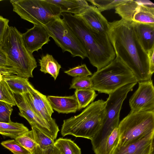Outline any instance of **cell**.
Wrapping results in <instances>:
<instances>
[{
	"mask_svg": "<svg viewBox=\"0 0 154 154\" xmlns=\"http://www.w3.org/2000/svg\"><path fill=\"white\" fill-rule=\"evenodd\" d=\"M119 135L118 127L101 144L94 152L95 154H112L118 144Z\"/></svg>",
	"mask_w": 154,
	"mask_h": 154,
	"instance_id": "cell-25",
	"label": "cell"
},
{
	"mask_svg": "<svg viewBox=\"0 0 154 154\" xmlns=\"http://www.w3.org/2000/svg\"><path fill=\"white\" fill-rule=\"evenodd\" d=\"M154 132L125 146H117L112 154H154Z\"/></svg>",
	"mask_w": 154,
	"mask_h": 154,
	"instance_id": "cell-14",
	"label": "cell"
},
{
	"mask_svg": "<svg viewBox=\"0 0 154 154\" xmlns=\"http://www.w3.org/2000/svg\"><path fill=\"white\" fill-rule=\"evenodd\" d=\"M25 148L32 154L36 147L34 133L32 130L18 137L15 139Z\"/></svg>",
	"mask_w": 154,
	"mask_h": 154,
	"instance_id": "cell-28",
	"label": "cell"
},
{
	"mask_svg": "<svg viewBox=\"0 0 154 154\" xmlns=\"http://www.w3.org/2000/svg\"><path fill=\"white\" fill-rule=\"evenodd\" d=\"M74 94L78 103V110L86 108L92 103L97 95L92 89H76Z\"/></svg>",
	"mask_w": 154,
	"mask_h": 154,
	"instance_id": "cell-26",
	"label": "cell"
},
{
	"mask_svg": "<svg viewBox=\"0 0 154 154\" xmlns=\"http://www.w3.org/2000/svg\"><path fill=\"white\" fill-rule=\"evenodd\" d=\"M0 73L3 75L17 74L15 70L10 67H0Z\"/></svg>",
	"mask_w": 154,
	"mask_h": 154,
	"instance_id": "cell-37",
	"label": "cell"
},
{
	"mask_svg": "<svg viewBox=\"0 0 154 154\" xmlns=\"http://www.w3.org/2000/svg\"><path fill=\"white\" fill-rule=\"evenodd\" d=\"M61 15L80 40L90 63L97 68V70L114 60L116 54L107 33L93 30L78 15L66 13H62Z\"/></svg>",
	"mask_w": 154,
	"mask_h": 154,
	"instance_id": "cell-2",
	"label": "cell"
},
{
	"mask_svg": "<svg viewBox=\"0 0 154 154\" xmlns=\"http://www.w3.org/2000/svg\"><path fill=\"white\" fill-rule=\"evenodd\" d=\"M48 32L44 26L34 24L33 27L22 33L24 45L30 53L38 51L50 41Z\"/></svg>",
	"mask_w": 154,
	"mask_h": 154,
	"instance_id": "cell-13",
	"label": "cell"
},
{
	"mask_svg": "<svg viewBox=\"0 0 154 154\" xmlns=\"http://www.w3.org/2000/svg\"><path fill=\"white\" fill-rule=\"evenodd\" d=\"M64 72L74 77L77 76L86 77L92 75L91 72L85 64L70 68L65 71Z\"/></svg>",
	"mask_w": 154,
	"mask_h": 154,
	"instance_id": "cell-33",
	"label": "cell"
},
{
	"mask_svg": "<svg viewBox=\"0 0 154 154\" xmlns=\"http://www.w3.org/2000/svg\"><path fill=\"white\" fill-rule=\"evenodd\" d=\"M137 83L125 85L109 94V97L105 101V115L102 126L91 140L94 152L111 134L113 130L118 127L120 112L123 102L128 93L133 90Z\"/></svg>",
	"mask_w": 154,
	"mask_h": 154,
	"instance_id": "cell-6",
	"label": "cell"
},
{
	"mask_svg": "<svg viewBox=\"0 0 154 154\" xmlns=\"http://www.w3.org/2000/svg\"><path fill=\"white\" fill-rule=\"evenodd\" d=\"M40 71L45 74H50L55 80L59 74L61 66L52 55L47 54L39 59Z\"/></svg>",
	"mask_w": 154,
	"mask_h": 154,
	"instance_id": "cell-23",
	"label": "cell"
},
{
	"mask_svg": "<svg viewBox=\"0 0 154 154\" xmlns=\"http://www.w3.org/2000/svg\"><path fill=\"white\" fill-rule=\"evenodd\" d=\"M47 97L53 110L58 113H75L78 110V104L74 94L64 97L48 96Z\"/></svg>",
	"mask_w": 154,
	"mask_h": 154,
	"instance_id": "cell-17",
	"label": "cell"
},
{
	"mask_svg": "<svg viewBox=\"0 0 154 154\" xmlns=\"http://www.w3.org/2000/svg\"><path fill=\"white\" fill-rule=\"evenodd\" d=\"M92 85L91 77L77 76L72 79L69 88L75 90L92 89Z\"/></svg>",
	"mask_w": 154,
	"mask_h": 154,
	"instance_id": "cell-31",
	"label": "cell"
},
{
	"mask_svg": "<svg viewBox=\"0 0 154 154\" xmlns=\"http://www.w3.org/2000/svg\"><path fill=\"white\" fill-rule=\"evenodd\" d=\"M36 143L32 154H62L55 145V141L36 128L32 127Z\"/></svg>",
	"mask_w": 154,
	"mask_h": 154,
	"instance_id": "cell-18",
	"label": "cell"
},
{
	"mask_svg": "<svg viewBox=\"0 0 154 154\" xmlns=\"http://www.w3.org/2000/svg\"><path fill=\"white\" fill-rule=\"evenodd\" d=\"M4 75L0 73V82L3 79Z\"/></svg>",
	"mask_w": 154,
	"mask_h": 154,
	"instance_id": "cell-39",
	"label": "cell"
},
{
	"mask_svg": "<svg viewBox=\"0 0 154 154\" xmlns=\"http://www.w3.org/2000/svg\"><path fill=\"white\" fill-rule=\"evenodd\" d=\"M116 57L131 69L137 82L151 80L147 53L136 35L132 21L109 22L107 32Z\"/></svg>",
	"mask_w": 154,
	"mask_h": 154,
	"instance_id": "cell-1",
	"label": "cell"
},
{
	"mask_svg": "<svg viewBox=\"0 0 154 154\" xmlns=\"http://www.w3.org/2000/svg\"><path fill=\"white\" fill-rule=\"evenodd\" d=\"M1 144L14 154H31L29 152L15 139L3 141Z\"/></svg>",
	"mask_w": 154,
	"mask_h": 154,
	"instance_id": "cell-32",
	"label": "cell"
},
{
	"mask_svg": "<svg viewBox=\"0 0 154 154\" xmlns=\"http://www.w3.org/2000/svg\"><path fill=\"white\" fill-rule=\"evenodd\" d=\"M2 1V0H0V1Z\"/></svg>",
	"mask_w": 154,
	"mask_h": 154,
	"instance_id": "cell-40",
	"label": "cell"
},
{
	"mask_svg": "<svg viewBox=\"0 0 154 154\" xmlns=\"http://www.w3.org/2000/svg\"><path fill=\"white\" fill-rule=\"evenodd\" d=\"M3 79L14 94H22L27 93L32 85L28 79L17 75H4Z\"/></svg>",
	"mask_w": 154,
	"mask_h": 154,
	"instance_id": "cell-21",
	"label": "cell"
},
{
	"mask_svg": "<svg viewBox=\"0 0 154 154\" xmlns=\"http://www.w3.org/2000/svg\"><path fill=\"white\" fill-rule=\"evenodd\" d=\"M117 146H125L140 140L154 132V110L130 112L119 122Z\"/></svg>",
	"mask_w": 154,
	"mask_h": 154,
	"instance_id": "cell-7",
	"label": "cell"
},
{
	"mask_svg": "<svg viewBox=\"0 0 154 154\" xmlns=\"http://www.w3.org/2000/svg\"><path fill=\"white\" fill-rule=\"evenodd\" d=\"M22 94L33 111L58 132V126L55 120L51 117L54 111L47 97L35 89L32 85L29 92Z\"/></svg>",
	"mask_w": 154,
	"mask_h": 154,
	"instance_id": "cell-10",
	"label": "cell"
},
{
	"mask_svg": "<svg viewBox=\"0 0 154 154\" xmlns=\"http://www.w3.org/2000/svg\"><path fill=\"white\" fill-rule=\"evenodd\" d=\"M77 15L93 30L101 33H107L109 22L96 7L89 5L80 14Z\"/></svg>",
	"mask_w": 154,
	"mask_h": 154,
	"instance_id": "cell-15",
	"label": "cell"
},
{
	"mask_svg": "<svg viewBox=\"0 0 154 154\" xmlns=\"http://www.w3.org/2000/svg\"><path fill=\"white\" fill-rule=\"evenodd\" d=\"M142 4V0H127L115 8V13L124 20L132 21L133 17Z\"/></svg>",
	"mask_w": 154,
	"mask_h": 154,
	"instance_id": "cell-22",
	"label": "cell"
},
{
	"mask_svg": "<svg viewBox=\"0 0 154 154\" xmlns=\"http://www.w3.org/2000/svg\"><path fill=\"white\" fill-rule=\"evenodd\" d=\"M105 101L91 103L77 115L64 120L61 134L91 140L100 129L105 115Z\"/></svg>",
	"mask_w": 154,
	"mask_h": 154,
	"instance_id": "cell-4",
	"label": "cell"
},
{
	"mask_svg": "<svg viewBox=\"0 0 154 154\" xmlns=\"http://www.w3.org/2000/svg\"><path fill=\"white\" fill-rule=\"evenodd\" d=\"M29 131L22 123L12 122L9 123L0 122V134L14 139Z\"/></svg>",
	"mask_w": 154,
	"mask_h": 154,
	"instance_id": "cell-24",
	"label": "cell"
},
{
	"mask_svg": "<svg viewBox=\"0 0 154 154\" xmlns=\"http://www.w3.org/2000/svg\"><path fill=\"white\" fill-rule=\"evenodd\" d=\"M150 72L152 75L154 72V48L147 52Z\"/></svg>",
	"mask_w": 154,
	"mask_h": 154,
	"instance_id": "cell-36",
	"label": "cell"
},
{
	"mask_svg": "<svg viewBox=\"0 0 154 154\" xmlns=\"http://www.w3.org/2000/svg\"><path fill=\"white\" fill-rule=\"evenodd\" d=\"M0 101L8 103L13 106L16 105L14 94L3 79L0 82Z\"/></svg>",
	"mask_w": 154,
	"mask_h": 154,
	"instance_id": "cell-30",
	"label": "cell"
},
{
	"mask_svg": "<svg viewBox=\"0 0 154 154\" xmlns=\"http://www.w3.org/2000/svg\"><path fill=\"white\" fill-rule=\"evenodd\" d=\"M0 48L6 55L9 67L15 70L17 75L28 79L33 77L37 62L25 47L22 33L15 27L8 26Z\"/></svg>",
	"mask_w": 154,
	"mask_h": 154,
	"instance_id": "cell-3",
	"label": "cell"
},
{
	"mask_svg": "<svg viewBox=\"0 0 154 154\" xmlns=\"http://www.w3.org/2000/svg\"><path fill=\"white\" fill-rule=\"evenodd\" d=\"M9 20L0 16V44L6 32Z\"/></svg>",
	"mask_w": 154,
	"mask_h": 154,
	"instance_id": "cell-35",
	"label": "cell"
},
{
	"mask_svg": "<svg viewBox=\"0 0 154 154\" xmlns=\"http://www.w3.org/2000/svg\"><path fill=\"white\" fill-rule=\"evenodd\" d=\"M43 26L63 52H69L72 57H79L82 59L88 57L87 52L80 40L60 17Z\"/></svg>",
	"mask_w": 154,
	"mask_h": 154,
	"instance_id": "cell-9",
	"label": "cell"
},
{
	"mask_svg": "<svg viewBox=\"0 0 154 154\" xmlns=\"http://www.w3.org/2000/svg\"><path fill=\"white\" fill-rule=\"evenodd\" d=\"M92 89L108 94L127 85L137 82L131 69L119 57L97 70L91 77Z\"/></svg>",
	"mask_w": 154,
	"mask_h": 154,
	"instance_id": "cell-5",
	"label": "cell"
},
{
	"mask_svg": "<svg viewBox=\"0 0 154 154\" xmlns=\"http://www.w3.org/2000/svg\"><path fill=\"white\" fill-rule=\"evenodd\" d=\"M0 67H9L6 55L0 48Z\"/></svg>",
	"mask_w": 154,
	"mask_h": 154,
	"instance_id": "cell-38",
	"label": "cell"
},
{
	"mask_svg": "<svg viewBox=\"0 0 154 154\" xmlns=\"http://www.w3.org/2000/svg\"><path fill=\"white\" fill-rule=\"evenodd\" d=\"M138 87L130 99L131 111L154 110V88L152 80L138 82Z\"/></svg>",
	"mask_w": 154,
	"mask_h": 154,
	"instance_id": "cell-12",
	"label": "cell"
},
{
	"mask_svg": "<svg viewBox=\"0 0 154 154\" xmlns=\"http://www.w3.org/2000/svg\"><path fill=\"white\" fill-rule=\"evenodd\" d=\"M13 11L34 25H44L60 17L59 7L46 0H11Z\"/></svg>",
	"mask_w": 154,
	"mask_h": 154,
	"instance_id": "cell-8",
	"label": "cell"
},
{
	"mask_svg": "<svg viewBox=\"0 0 154 154\" xmlns=\"http://www.w3.org/2000/svg\"><path fill=\"white\" fill-rule=\"evenodd\" d=\"M132 21L154 24V4L149 0H142V4L134 15Z\"/></svg>",
	"mask_w": 154,
	"mask_h": 154,
	"instance_id": "cell-20",
	"label": "cell"
},
{
	"mask_svg": "<svg viewBox=\"0 0 154 154\" xmlns=\"http://www.w3.org/2000/svg\"><path fill=\"white\" fill-rule=\"evenodd\" d=\"M127 0H88L93 5L96 7L101 12L112 9H115L120 4Z\"/></svg>",
	"mask_w": 154,
	"mask_h": 154,
	"instance_id": "cell-29",
	"label": "cell"
},
{
	"mask_svg": "<svg viewBox=\"0 0 154 154\" xmlns=\"http://www.w3.org/2000/svg\"><path fill=\"white\" fill-rule=\"evenodd\" d=\"M58 6L62 13L80 14L88 5L86 0H46Z\"/></svg>",
	"mask_w": 154,
	"mask_h": 154,
	"instance_id": "cell-19",
	"label": "cell"
},
{
	"mask_svg": "<svg viewBox=\"0 0 154 154\" xmlns=\"http://www.w3.org/2000/svg\"><path fill=\"white\" fill-rule=\"evenodd\" d=\"M132 22L136 36L147 53L154 48V24Z\"/></svg>",
	"mask_w": 154,
	"mask_h": 154,
	"instance_id": "cell-16",
	"label": "cell"
},
{
	"mask_svg": "<svg viewBox=\"0 0 154 154\" xmlns=\"http://www.w3.org/2000/svg\"><path fill=\"white\" fill-rule=\"evenodd\" d=\"M14 95L16 105L19 109V115L25 118L31 127L36 128L54 141L56 139L58 132L33 111L22 94Z\"/></svg>",
	"mask_w": 154,
	"mask_h": 154,
	"instance_id": "cell-11",
	"label": "cell"
},
{
	"mask_svg": "<svg viewBox=\"0 0 154 154\" xmlns=\"http://www.w3.org/2000/svg\"><path fill=\"white\" fill-rule=\"evenodd\" d=\"M55 144L62 154H81L80 148L70 139L60 138Z\"/></svg>",
	"mask_w": 154,
	"mask_h": 154,
	"instance_id": "cell-27",
	"label": "cell"
},
{
	"mask_svg": "<svg viewBox=\"0 0 154 154\" xmlns=\"http://www.w3.org/2000/svg\"><path fill=\"white\" fill-rule=\"evenodd\" d=\"M12 107L10 104L0 101V122L9 123L12 122L10 117Z\"/></svg>",
	"mask_w": 154,
	"mask_h": 154,
	"instance_id": "cell-34",
	"label": "cell"
}]
</instances>
